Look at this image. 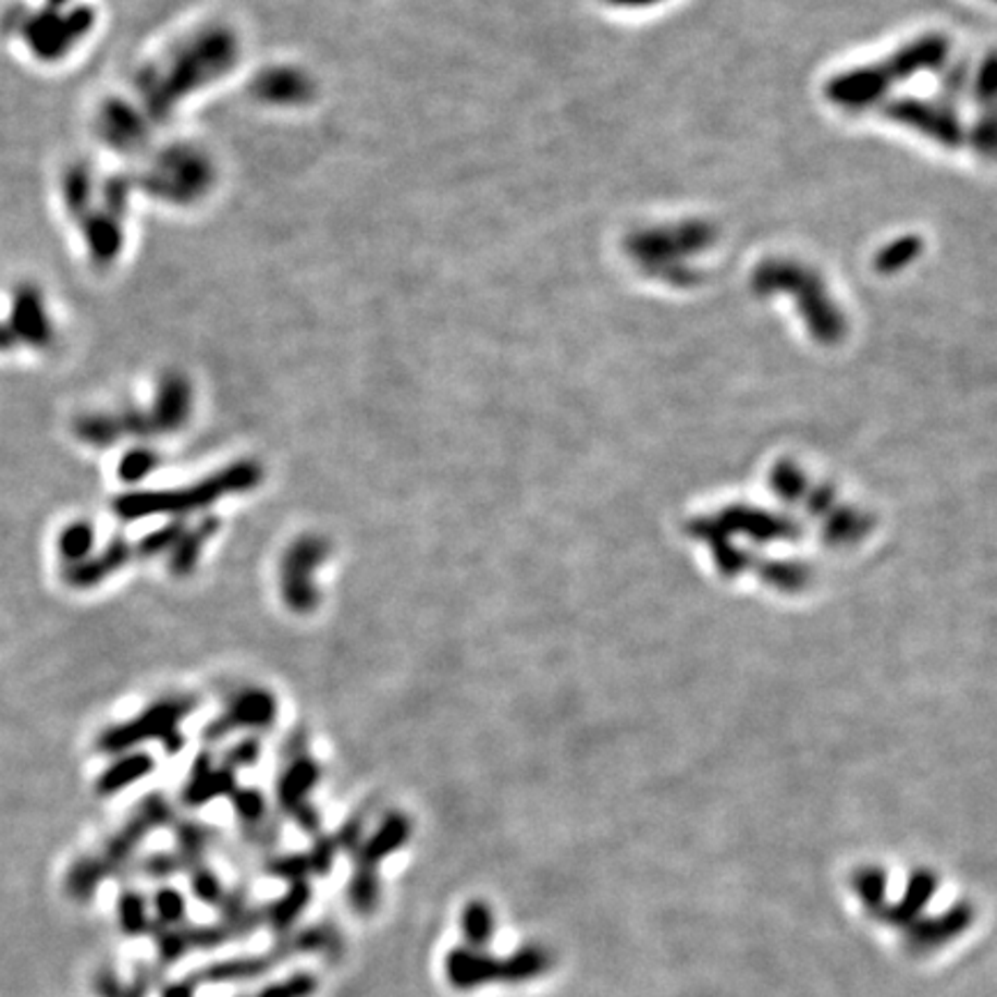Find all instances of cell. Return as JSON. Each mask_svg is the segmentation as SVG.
<instances>
[{
  "instance_id": "obj_1",
  "label": "cell",
  "mask_w": 997,
  "mask_h": 997,
  "mask_svg": "<svg viewBox=\"0 0 997 997\" xmlns=\"http://www.w3.org/2000/svg\"><path fill=\"white\" fill-rule=\"evenodd\" d=\"M261 467L257 463H236L213 476L204 478L201 483L181 488V490H164V492H132L123 494L113 502V513L121 520H144L148 515H183L206 508L216 504L218 498L226 494L247 492L261 483Z\"/></svg>"
},
{
  "instance_id": "obj_4",
  "label": "cell",
  "mask_w": 997,
  "mask_h": 997,
  "mask_svg": "<svg viewBox=\"0 0 997 997\" xmlns=\"http://www.w3.org/2000/svg\"><path fill=\"white\" fill-rule=\"evenodd\" d=\"M195 698L160 700L158 704L146 709L141 716L107 730L100 737V748L107 753H119L146 739H158L169 753H179L185 743L181 735V723L185 716L195 712Z\"/></svg>"
},
{
  "instance_id": "obj_12",
  "label": "cell",
  "mask_w": 997,
  "mask_h": 997,
  "mask_svg": "<svg viewBox=\"0 0 997 997\" xmlns=\"http://www.w3.org/2000/svg\"><path fill=\"white\" fill-rule=\"evenodd\" d=\"M463 933L467 939V947L485 949L494 933V916L485 903H469L463 912Z\"/></svg>"
},
{
  "instance_id": "obj_10",
  "label": "cell",
  "mask_w": 997,
  "mask_h": 997,
  "mask_svg": "<svg viewBox=\"0 0 997 997\" xmlns=\"http://www.w3.org/2000/svg\"><path fill=\"white\" fill-rule=\"evenodd\" d=\"M234 792V778L226 770H213L208 760H199L195 766V774L185 788V801L192 807H199L220 795Z\"/></svg>"
},
{
  "instance_id": "obj_2",
  "label": "cell",
  "mask_w": 997,
  "mask_h": 997,
  "mask_svg": "<svg viewBox=\"0 0 997 997\" xmlns=\"http://www.w3.org/2000/svg\"><path fill=\"white\" fill-rule=\"evenodd\" d=\"M547 968V956L529 947L510 958H494L485 949L459 947L446 958V980L457 990H473L494 982H527Z\"/></svg>"
},
{
  "instance_id": "obj_14",
  "label": "cell",
  "mask_w": 997,
  "mask_h": 997,
  "mask_svg": "<svg viewBox=\"0 0 997 997\" xmlns=\"http://www.w3.org/2000/svg\"><path fill=\"white\" fill-rule=\"evenodd\" d=\"M93 545H95V529L86 522L70 525L61 536V554H63V559L70 562L72 566L88 559Z\"/></svg>"
},
{
  "instance_id": "obj_18",
  "label": "cell",
  "mask_w": 997,
  "mask_h": 997,
  "mask_svg": "<svg viewBox=\"0 0 997 997\" xmlns=\"http://www.w3.org/2000/svg\"><path fill=\"white\" fill-rule=\"evenodd\" d=\"M158 469V455L150 451H132L123 457V463L119 467V473L125 483H139L141 478L152 473Z\"/></svg>"
},
{
  "instance_id": "obj_16",
  "label": "cell",
  "mask_w": 997,
  "mask_h": 997,
  "mask_svg": "<svg viewBox=\"0 0 997 997\" xmlns=\"http://www.w3.org/2000/svg\"><path fill=\"white\" fill-rule=\"evenodd\" d=\"M315 990H317V976L308 972H298V974L286 976V980L280 984L266 986L255 997H310Z\"/></svg>"
},
{
  "instance_id": "obj_6",
  "label": "cell",
  "mask_w": 997,
  "mask_h": 997,
  "mask_svg": "<svg viewBox=\"0 0 997 997\" xmlns=\"http://www.w3.org/2000/svg\"><path fill=\"white\" fill-rule=\"evenodd\" d=\"M319 783V766L308 755H292V762L280 776L278 799L284 813H290L308 834L319 832L317 811L310 807V792Z\"/></svg>"
},
{
  "instance_id": "obj_20",
  "label": "cell",
  "mask_w": 997,
  "mask_h": 997,
  "mask_svg": "<svg viewBox=\"0 0 997 997\" xmlns=\"http://www.w3.org/2000/svg\"><path fill=\"white\" fill-rule=\"evenodd\" d=\"M234 809L245 824H259L266 815V803L261 792L257 790H236L234 792Z\"/></svg>"
},
{
  "instance_id": "obj_17",
  "label": "cell",
  "mask_w": 997,
  "mask_h": 997,
  "mask_svg": "<svg viewBox=\"0 0 997 997\" xmlns=\"http://www.w3.org/2000/svg\"><path fill=\"white\" fill-rule=\"evenodd\" d=\"M121 922L130 935L144 933L148 928V906L137 891H130L121 898Z\"/></svg>"
},
{
  "instance_id": "obj_13",
  "label": "cell",
  "mask_w": 997,
  "mask_h": 997,
  "mask_svg": "<svg viewBox=\"0 0 997 997\" xmlns=\"http://www.w3.org/2000/svg\"><path fill=\"white\" fill-rule=\"evenodd\" d=\"M310 887L305 885L303 879H296L292 889L284 894V898H280L278 903L273 906L271 910V924L278 928V931H284V928H290L296 919L305 912V908H308L310 903Z\"/></svg>"
},
{
  "instance_id": "obj_8",
  "label": "cell",
  "mask_w": 997,
  "mask_h": 997,
  "mask_svg": "<svg viewBox=\"0 0 997 997\" xmlns=\"http://www.w3.org/2000/svg\"><path fill=\"white\" fill-rule=\"evenodd\" d=\"M132 554H134V550L123 539H116V541H111L98 554V557H88L82 564L70 566L67 573H65V578H67V582L72 587H79V589L100 584L104 578H109V575H113L119 568H123L132 559Z\"/></svg>"
},
{
  "instance_id": "obj_21",
  "label": "cell",
  "mask_w": 997,
  "mask_h": 997,
  "mask_svg": "<svg viewBox=\"0 0 997 997\" xmlns=\"http://www.w3.org/2000/svg\"><path fill=\"white\" fill-rule=\"evenodd\" d=\"M79 434H82L86 441H93V444L107 446V444H111V441L121 434V430H119V426L109 423V420H102V418H88L86 423L79 426Z\"/></svg>"
},
{
  "instance_id": "obj_9",
  "label": "cell",
  "mask_w": 997,
  "mask_h": 997,
  "mask_svg": "<svg viewBox=\"0 0 997 997\" xmlns=\"http://www.w3.org/2000/svg\"><path fill=\"white\" fill-rule=\"evenodd\" d=\"M220 531V520L218 517H204V520L195 527L183 531L179 543L171 550V559H169V570L183 578V575H189L192 568L197 566L199 554L206 547V543L213 539V536Z\"/></svg>"
},
{
  "instance_id": "obj_22",
  "label": "cell",
  "mask_w": 997,
  "mask_h": 997,
  "mask_svg": "<svg viewBox=\"0 0 997 997\" xmlns=\"http://www.w3.org/2000/svg\"><path fill=\"white\" fill-rule=\"evenodd\" d=\"M259 753H261V746L255 739H245L234 748L232 753L226 755V762L232 766H249L259 760Z\"/></svg>"
},
{
  "instance_id": "obj_19",
  "label": "cell",
  "mask_w": 997,
  "mask_h": 997,
  "mask_svg": "<svg viewBox=\"0 0 997 997\" xmlns=\"http://www.w3.org/2000/svg\"><path fill=\"white\" fill-rule=\"evenodd\" d=\"M156 912L160 916V922L167 926H179L183 922L185 914V900L183 894L176 889H160L156 894Z\"/></svg>"
},
{
  "instance_id": "obj_5",
  "label": "cell",
  "mask_w": 997,
  "mask_h": 997,
  "mask_svg": "<svg viewBox=\"0 0 997 997\" xmlns=\"http://www.w3.org/2000/svg\"><path fill=\"white\" fill-rule=\"evenodd\" d=\"M325 557H329V543L319 536H305L286 550L280 587L284 603L298 615H308L319 603L315 573Z\"/></svg>"
},
{
  "instance_id": "obj_3",
  "label": "cell",
  "mask_w": 997,
  "mask_h": 997,
  "mask_svg": "<svg viewBox=\"0 0 997 997\" xmlns=\"http://www.w3.org/2000/svg\"><path fill=\"white\" fill-rule=\"evenodd\" d=\"M411 836L409 817L391 813L381 827L356 850V869L349 879V903L358 914H372L379 906V864L397 852Z\"/></svg>"
},
{
  "instance_id": "obj_7",
  "label": "cell",
  "mask_w": 997,
  "mask_h": 997,
  "mask_svg": "<svg viewBox=\"0 0 997 997\" xmlns=\"http://www.w3.org/2000/svg\"><path fill=\"white\" fill-rule=\"evenodd\" d=\"M278 716V704L266 690H245L226 712L206 727L208 741H218L220 737L238 730V727H268Z\"/></svg>"
},
{
  "instance_id": "obj_15",
  "label": "cell",
  "mask_w": 997,
  "mask_h": 997,
  "mask_svg": "<svg viewBox=\"0 0 997 997\" xmlns=\"http://www.w3.org/2000/svg\"><path fill=\"white\" fill-rule=\"evenodd\" d=\"M185 531V525L181 517H176V520H171L169 525L156 529L152 533H148L146 539L134 547V552L139 554V557H158V554H164L167 550H174V545L179 543V539L183 536Z\"/></svg>"
},
{
  "instance_id": "obj_11",
  "label": "cell",
  "mask_w": 997,
  "mask_h": 997,
  "mask_svg": "<svg viewBox=\"0 0 997 997\" xmlns=\"http://www.w3.org/2000/svg\"><path fill=\"white\" fill-rule=\"evenodd\" d=\"M152 760L144 753H137V755H125L121 760L113 762L109 770L102 774L100 783H98V790L109 797V795H116L121 790H125L127 785H134L137 780H141L146 774L152 772Z\"/></svg>"
}]
</instances>
